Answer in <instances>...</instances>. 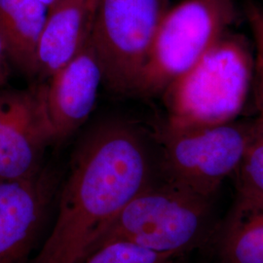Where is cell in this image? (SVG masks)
Returning a JSON list of instances; mask_svg holds the SVG:
<instances>
[{"label": "cell", "mask_w": 263, "mask_h": 263, "mask_svg": "<svg viewBox=\"0 0 263 263\" xmlns=\"http://www.w3.org/2000/svg\"><path fill=\"white\" fill-rule=\"evenodd\" d=\"M254 60L243 38L224 34L162 93L166 131H183L235 121L244 107Z\"/></svg>", "instance_id": "7a4b0ae2"}, {"label": "cell", "mask_w": 263, "mask_h": 263, "mask_svg": "<svg viewBox=\"0 0 263 263\" xmlns=\"http://www.w3.org/2000/svg\"><path fill=\"white\" fill-rule=\"evenodd\" d=\"M252 126L253 122L233 121L183 131L164 130L160 144L167 179L212 199L239 168Z\"/></svg>", "instance_id": "8992f818"}, {"label": "cell", "mask_w": 263, "mask_h": 263, "mask_svg": "<svg viewBox=\"0 0 263 263\" xmlns=\"http://www.w3.org/2000/svg\"><path fill=\"white\" fill-rule=\"evenodd\" d=\"M39 2H41L43 5H45L47 7L48 9L52 8L53 6H55L57 3L61 0H38Z\"/></svg>", "instance_id": "e0dca14e"}, {"label": "cell", "mask_w": 263, "mask_h": 263, "mask_svg": "<svg viewBox=\"0 0 263 263\" xmlns=\"http://www.w3.org/2000/svg\"><path fill=\"white\" fill-rule=\"evenodd\" d=\"M144 136L129 122L97 128L78 148L54 228L32 263H81L133 198L151 184Z\"/></svg>", "instance_id": "6da1fadb"}, {"label": "cell", "mask_w": 263, "mask_h": 263, "mask_svg": "<svg viewBox=\"0 0 263 263\" xmlns=\"http://www.w3.org/2000/svg\"><path fill=\"white\" fill-rule=\"evenodd\" d=\"M10 76V61L0 34V88L7 83Z\"/></svg>", "instance_id": "2e32d148"}, {"label": "cell", "mask_w": 263, "mask_h": 263, "mask_svg": "<svg viewBox=\"0 0 263 263\" xmlns=\"http://www.w3.org/2000/svg\"><path fill=\"white\" fill-rule=\"evenodd\" d=\"M42 86L43 101L55 142L77 131L94 109L103 73L91 38L71 61Z\"/></svg>", "instance_id": "ba28073f"}, {"label": "cell", "mask_w": 263, "mask_h": 263, "mask_svg": "<svg viewBox=\"0 0 263 263\" xmlns=\"http://www.w3.org/2000/svg\"><path fill=\"white\" fill-rule=\"evenodd\" d=\"M48 11L38 0H0V34L10 64L28 77H36L38 42Z\"/></svg>", "instance_id": "8fae6325"}, {"label": "cell", "mask_w": 263, "mask_h": 263, "mask_svg": "<svg viewBox=\"0 0 263 263\" xmlns=\"http://www.w3.org/2000/svg\"><path fill=\"white\" fill-rule=\"evenodd\" d=\"M54 192L41 170L25 179H0V263H25Z\"/></svg>", "instance_id": "9c48e42d"}, {"label": "cell", "mask_w": 263, "mask_h": 263, "mask_svg": "<svg viewBox=\"0 0 263 263\" xmlns=\"http://www.w3.org/2000/svg\"><path fill=\"white\" fill-rule=\"evenodd\" d=\"M211 200L168 179L151 183L125 205L91 253L113 241H128L179 256L206 239Z\"/></svg>", "instance_id": "3957f363"}, {"label": "cell", "mask_w": 263, "mask_h": 263, "mask_svg": "<svg viewBox=\"0 0 263 263\" xmlns=\"http://www.w3.org/2000/svg\"><path fill=\"white\" fill-rule=\"evenodd\" d=\"M237 174L234 207H263V116L253 122L250 141Z\"/></svg>", "instance_id": "4fadbf2b"}, {"label": "cell", "mask_w": 263, "mask_h": 263, "mask_svg": "<svg viewBox=\"0 0 263 263\" xmlns=\"http://www.w3.org/2000/svg\"><path fill=\"white\" fill-rule=\"evenodd\" d=\"M98 0H61L48 11L38 42L36 77L45 82L90 39Z\"/></svg>", "instance_id": "30bf717a"}, {"label": "cell", "mask_w": 263, "mask_h": 263, "mask_svg": "<svg viewBox=\"0 0 263 263\" xmlns=\"http://www.w3.org/2000/svg\"><path fill=\"white\" fill-rule=\"evenodd\" d=\"M246 15L254 37L255 56L254 69L256 79V99L263 116V7L250 2L246 7Z\"/></svg>", "instance_id": "9a60e30c"}, {"label": "cell", "mask_w": 263, "mask_h": 263, "mask_svg": "<svg viewBox=\"0 0 263 263\" xmlns=\"http://www.w3.org/2000/svg\"><path fill=\"white\" fill-rule=\"evenodd\" d=\"M177 257L128 241H113L96 249L81 263H174Z\"/></svg>", "instance_id": "5bb4252c"}, {"label": "cell", "mask_w": 263, "mask_h": 263, "mask_svg": "<svg viewBox=\"0 0 263 263\" xmlns=\"http://www.w3.org/2000/svg\"><path fill=\"white\" fill-rule=\"evenodd\" d=\"M234 19L233 0H183L165 11L135 95L162 94L226 34Z\"/></svg>", "instance_id": "277c9868"}, {"label": "cell", "mask_w": 263, "mask_h": 263, "mask_svg": "<svg viewBox=\"0 0 263 263\" xmlns=\"http://www.w3.org/2000/svg\"><path fill=\"white\" fill-rule=\"evenodd\" d=\"M219 263H263V207H233L218 244Z\"/></svg>", "instance_id": "7c38bea8"}, {"label": "cell", "mask_w": 263, "mask_h": 263, "mask_svg": "<svg viewBox=\"0 0 263 263\" xmlns=\"http://www.w3.org/2000/svg\"><path fill=\"white\" fill-rule=\"evenodd\" d=\"M53 142L41 84L0 90V179L36 176L44 151Z\"/></svg>", "instance_id": "52a82bcc"}, {"label": "cell", "mask_w": 263, "mask_h": 263, "mask_svg": "<svg viewBox=\"0 0 263 263\" xmlns=\"http://www.w3.org/2000/svg\"><path fill=\"white\" fill-rule=\"evenodd\" d=\"M164 13L163 0L97 1L90 38L114 94H135Z\"/></svg>", "instance_id": "5b68a950"}]
</instances>
